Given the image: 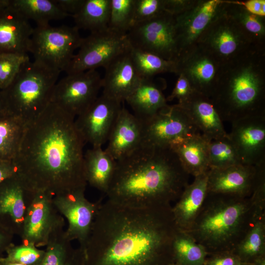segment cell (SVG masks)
<instances>
[{
  "label": "cell",
  "mask_w": 265,
  "mask_h": 265,
  "mask_svg": "<svg viewBox=\"0 0 265 265\" xmlns=\"http://www.w3.org/2000/svg\"><path fill=\"white\" fill-rule=\"evenodd\" d=\"M171 205L148 208L102 203L85 248V265H170L177 230Z\"/></svg>",
  "instance_id": "cell-1"
},
{
  "label": "cell",
  "mask_w": 265,
  "mask_h": 265,
  "mask_svg": "<svg viewBox=\"0 0 265 265\" xmlns=\"http://www.w3.org/2000/svg\"><path fill=\"white\" fill-rule=\"evenodd\" d=\"M75 119L50 102L26 122L13 162L16 173L32 189L54 195L86 189L85 143Z\"/></svg>",
  "instance_id": "cell-2"
},
{
  "label": "cell",
  "mask_w": 265,
  "mask_h": 265,
  "mask_svg": "<svg viewBox=\"0 0 265 265\" xmlns=\"http://www.w3.org/2000/svg\"><path fill=\"white\" fill-rule=\"evenodd\" d=\"M189 175L170 146L142 144L116 161L107 200L133 208L170 206L189 184Z\"/></svg>",
  "instance_id": "cell-3"
},
{
  "label": "cell",
  "mask_w": 265,
  "mask_h": 265,
  "mask_svg": "<svg viewBox=\"0 0 265 265\" xmlns=\"http://www.w3.org/2000/svg\"><path fill=\"white\" fill-rule=\"evenodd\" d=\"M210 99L222 122L265 112V48H255L223 64Z\"/></svg>",
  "instance_id": "cell-4"
},
{
  "label": "cell",
  "mask_w": 265,
  "mask_h": 265,
  "mask_svg": "<svg viewBox=\"0 0 265 265\" xmlns=\"http://www.w3.org/2000/svg\"><path fill=\"white\" fill-rule=\"evenodd\" d=\"M260 207L251 196L207 192L203 205L187 232L208 253L233 251L242 239Z\"/></svg>",
  "instance_id": "cell-5"
},
{
  "label": "cell",
  "mask_w": 265,
  "mask_h": 265,
  "mask_svg": "<svg viewBox=\"0 0 265 265\" xmlns=\"http://www.w3.org/2000/svg\"><path fill=\"white\" fill-rule=\"evenodd\" d=\"M60 73L34 60L26 62L1 90L12 115L26 122L38 116L51 102Z\"/></svg>",
  "instance_id": "cell-6"
},
{
  "label": "cell",
  "mask_w": 265,
  "mask_h": 265,
  "mask_svg": "<svg viewBox=\"0 0 265 265\" xmlns=\"http://www.w3.org/2000/svg\"><path fill=\"white\" fill-rule=\"evenodd\" d=\"M82 37L75 26H36L31 36L29 53L34 60L64 71L80 47Z\"/></svg>",
  "instance_id": "cell-7"
},
{
  "label": "cell",
  "mask_w": 265,
  "mask_h": 265,
  "mask_svg": "<svg viewBox=\"0 0 265 265\" xmlns=\"http://www.w3.org/2000/svg\"><path fill=\"white\" fill-rule=\"evenodd\" d=\"M131 46L127 34L107 28L82 38L79 50L64 71L67 74L105 68Z\"/></svg>",
  "instance_id": "cell-8"
},
{
  "label": "cell",
  "mask_w": 265,
  "mask_h": 265,
  "mask_svg": "<svg viewBox=\"0 0 265 265\" xmlns=\"http://www.w3.org/2000/svg\"><path fill=\"white\" fill-rule=\"evenodd\" d=\"M131 47L175 61L179 55L175 16L165 11L134 24L127 33Z\"/></svg>",
  "instance_id": "cell-9"
},
{
  "label": "cell",
  "mask_w": 265,
  "mask_h": 265,
  "mask_svg": "<svg viewBox=\"0 0 265 265\" xmlns=\"http://www.w3.org/2000/svg\"><path fill=\"white\" fill-rule=\"evenodd\" d=\"M197 44L211 53L222 65L251 50L262 48L252 43L240 27L226 13L225 7L205 30Z\"/></svg>",
  "instance_id": "cell-10"
},
{
  "label": "cell",
  "mask_w": 265,
  "mask_h": 265,
  "mask_svg": "<svg viewBox=\"0 0 265 265\" xmlns=\"http://www.w3.org/2000/svg\"><path fill=\"white\" fill-rule=\"evenodd\" d=\"M85 190L79 189L53 195V202L68 226L65 230L71 241L77 240L79 247L85 248L92 229L101 201L92 202L85 196Z\"/></svg>",
  "instance_id": "cell-11"
},
{
  "label": "cell",
  "mask_w": 265,
  "mask_h": 265,
  "mask_svg": "<svg viewBox=\"0 0 265 265\" xmlns=\"http://www.w3.org/2000/svg\"><path fill=\"white\" fill-rule=\"evenodd\" d=\"M102 87V78L96 70L67 74L55 84L51 102L75 117L96 100Z\"/></svg>",
  "instance_id": "cell-12"
},
{
  "label": "cell",
  "mask_w": 265,
  "mask_h": 265,
  "mask_svg": "<svg viewBox=\"0 0 265 265\" xmlns=\"http://www.w3.org/2000/svg\"><path fill=\"white\" fill-rule=\"evenodd\" d=\"M53 194L36 190L27 209L22 234V244L45 246L54 233L64 228L65 221L53 202Z\"/></svg>",
  "instance_id": "cell-13"
},
{
  "label": "cell",
  "mask_w": 265,
  "mask_h": 265,
  "mask_svg": "<svg viewBox=\"0 0 265 265\" xmlns=\"http://www.w3.org/2000/svg\"><path fill=\"white\" fill-rule=\"evenodd\" d=\"M141 121L142 144L169 146L179 138L200 133L186 113L177 104L168 105L153 116Z\"/></svg>",
  "instance_id": "cell-14"
},
{
  "label": "cell",
  "mask_w": 265,
  "mask_h": 265,
  "mask_svg": "<svg viewBox=\"0 0 265 265\" xmlns=\"http://www.w3.org/2000/svg\"><path fill=\"white\" fill-rule=\"evenodd\" d=\"M174 74H182L193 89L209 98L216 86L222 64L198 44L181 53L175 61Z\"/></svg>",
  "instance_id": "cell-15"
},
{
  "label": "cell",
  "mask_w": 265,
  "mask_h": 265,
  "mask_svg": "<svg viewBox=\"0 0 265 265\" xmlns=\"http://www.w3.org/2000/svg\"><path fill=\"white\" fill-rule=\"evenodd\" d=\"M121 103L102 94L75 119L77 130L85 143L102 147L122 108Z\"/></svg>",
  "instance_id": "cell-16"
},
{
  "label": "cell",
  "mask_w": 265,
  "mask_h": 265,
  "mask_svg": "<svg viewBox=\"0 0 265 265\" xmlns=\"http://www.w3.org/2000/svg\"><path fill=\"white\" fill-rule=\"evenodd\" d=\"M225 5V0H193L185 11L175 16L179 55L197 44L202 34Z\"/></svg>",
  "instance_id": "cell-17"
},
{
  "label": "cell",
  "mask_w": 265,
  "mask_h": 265,
  "mask_svg": "<svg viewBox=\"0 0 265 265\" xmlns=\"http://www.w3.org/2000/svg\"><path fill=\"white\" fill-rule=\"evenodd\" d=\"M34 190L17 174L0 184V227L21 237Z\"/></svg>",
  "instance_id": "cell-18"
},
{
  "label": "cell",
  "mask_w": 265,
  "mask_h": 265,
  "mask_svg": "<svg viewBox=\"0 0 265 265\" xmlns=\"http://www.w3.org/2000/svg\"><path fill=\"white\" fill-rule=\"evenodd\" d=\"M264 177L265 164L260 166L240 164L210 169L207 173L208 191L248 197Z\"/></svg>",
  "instance_id": "cell-19"
},
{
  "label": "cell",
  "mask_w": 265,
  "mask_h": 265,
  "mask_svg": "<svg viewBox=\"0 0 265 265\" xmlns=\"http://www.w3.org/2000/svg\"><path fill=\"white\" fill-rule=\"evenodd\" d=\"M228 136L243 164H265V112L231 123Z\"/></svg>",
  "instance_id": "cell-20"
},
{
  "label": "cell",
  "mask_w": 265,
  "mask_h": 265,
  "mask_svg": "<svg viewBox=\"0 0 265 265\" xmlns=\"http://www.w3.org/2000/svg\"><path fill=\"white\" fill-rule=\"evenodd\" d=\"M130 50L105 68L102 78V94L120 103L125 101L144 80L134 67Z\"/></svg>",
  "instance_id": "cell-21"
},
{
  "label": "cell",
  "mask_w": 265,
  "mask_h": 265,
  "mask_svg": "<svg viewBox=\"0 0 265 265\" xmlns=\"http://www.w3.org/2000/svg\"><path fill=\"white\" fill-rule=\"evenodd\" d=\"M143 139L142 121L122 106L107 140L106 151L115 160L139 148Z\"/></svg>",
  "instance_id": "cell-22"
},
{
  "label": "cell",
  "mask_w": 265,
  "mask_h": 265,
  "mask_svg": "<svg viewBox=\"0 0 265 265\" xmlns=\"http://www.w3.org/2000/svg\"><path fill=\"white\" fill-rule=\"evenodd\" d=\"M33 29L29 21L10 5L0 9V53L27 54Z\"/></svg>",
  "instance_id": "cell-23"
},
{
  "label": "cell",
  "mask_w": 265,
  "mask_h": 265,
  "mask_svg": "<svg viewBox=\"0 0 265 265\" xmlns=\"http://www.w3.org/2000/svg\"><path fill=\"white\" fill-rule=\"evenodd\" d=\"M177 105L185 110L200 133L208 141L228 135L210 98L194 91L185 102Z\"/></svg>",
  "instance_id": "cell-24"
},
{
  "label": "cell",
  "mask_w": 265,
  "mask_h": 265,
  "mask_svg": "<svg viewBox=\"0 0 265 265\" xmlns=\"http://www.w3.org/2000/svg\"><path fill=\"white\" fill-rule=\"evenodd\" d=\"M207 173L195 177L172 206L173 220L178 230L189 231L198 216L208 192Z\"/></svg>",
  "instance_id": "cell-25"
},
{
  "label": "cell",
  "mask_w": 265,
  "mask_h": 265,
  "mask_svg": "<svg viewBox=\"0 0 265 265\" xmlns=\"http://www.w3.org/2000/svg\"><path fill=\"white\" fill-rule=\"evenodd\" d=\"M208 141L200 133L179 138L169 145L189 175L196 177L210 169Z\"/></svg>",
  "instance_id": "cell-26"
},
{
  "label": "cell",
  "mask_w": 265,
  "mask_h": 265,
  "mask_svg": "<svg viewBox=\"0 0 265 265\" xmlns=\"http://www.w3.org/2000/svg\"><path fill=\"white\" fill-rule=\"evenodd\" d=\"M84 164L87 183L106 194L115 173L116 160L102 147H91L84 154Z\"/></svg>",
  "instance_id": "cell-27"
},
{
  "label": "cell",
  "mask_w": 265,
  "mask_h": 265,
  "mask_svg": "<svg viewBox=\"0 0 265 265\" xmlns=\"http://www.w3.org/2000/svg\"><path fill=\"white\" fill-rule=\"evenodd\" d=\"M141 121L146 120L167 106L161 89L151 79L144 80L125 101Z\"/></svg>",
  "instance_id": "cell-28"
},
{
  "label": "cell",
  "mask_w": 265,
  "mask_h": 265,
  "mask_svg": "<svg viewBox=\"0 0 265 265\" xmlns=\"http://www.w3.org/2000/svg\"><path fill=\"white\" fill-rule=\"evenodd\" d=\"M65 230L62 228L52 234L37 265H85V251L72 246Z\"/></svg>",
  "instance_id": "cell-29"
},
{
  "label": "cell",
  "mask_w": 265,
  "mask_h": 265,
  "mask_svg": "<svg viewBox=\"0 0 265 265\" xmlns=\"http://www.w3.org/2000/svg\"><path fill=\"white\" fill-rule=\"evenodd\" d=\"M233 251L242 263H252L265 256V208L257 209L245 235Z\"/></svg>",
  "instance_id": "cell-30"
},
{
  "label": "cell",
  "mask_w": 265,
  "mask_h": 265,
  "mask_svg": "<svg viewBox=\"0 0 265 265\" xmlns=\"http://www.w3.org/2000/svg\"><path fill=\"white\" fill-rule=\"evenodd\" d=\"M9 5L27 20L34 21L37 26L49 25L51 21L70 16L54 0H10Z\"/></svg>",
  "instance_id": "cell-31"
},
{
  "label": "cell",
  "mask_w": 265,
  "mask_h": 265,
  "mask_svg": "<svg viewBox=\"0 0 265 265\" xmlns=\"http://www.w3.org/2000/svg\"><path fill=\"white\" fill-rule=\"evenodd\" d=\"M110 10V0H84L80 10L72 17L79 29L97 32L108 28Z\"/></svg>",
  "instance_id": "cell-32"
},
{
  "label": "cell",
  "mask_w": 265,
  "mask_h": 265,
  "mask_svg": "<svg viewBox=\"0 0 265 265\" xmlns=\"http://www.w3.org/2000/svg\"><path fill=\"white\" fill-rule=\"evenodd\" d=\"M226 13L231 17L255 46L265 48V17L253 14L232 0H226Z\"/></svg>",
  "instance_id": "cell-33"
},
{
  "label": "cell",
  "mask_w": 265,
  "mask_h": 265,
  "mask_svg": "<svg viewBox=\"0 0 265 265\" xmlns=\"http://www.w3.org/2000/svg\"><path fill=\"white\" fill-rule=\"evenodd\" d=\"M173 263L178 265H204L205 248L187 232L177 229L172 244Z\"/></svg>",
  "instance_id": "cell-34"
},
{
  "label": "cell",
  "mask_w": 265,
  "mask_h": 265,
  "mask_svg": "<svg viewBox=\"0 0 265 265\" xmlns=\"http://www.w3.org/2000/svg\"><path fill=\"white\" fill-rule=\"evenodd\" d=\"M26 122L12 115L0 120V159L13 160L17 154Z\"/></svg>",
  "instance_id": "cell-35"
},
{
  "label": "cell",
  "mask_w": 265,
  "mask_h": 265,
  "mask_svg": "<svg viewBox=\"0 0 265 265\" xmlns=\"http://www.w3.org/2000/svg\"><path fill=\"white\" fill-rule=\"evenodd\" d=\"M130 54L136 71L143 80L151 79L154 76L161 73H175V61L131 47Z\"/></svg>",
  "instance_id": "cell-36"
},
{
  "label": "cell",
  "mask_w": 265,
  "mask_h": 265,
  "mask_svg": "<svg viewBox=\"0 0 265 265\" xmlns=\"http://www.w3.org/2000/svg\"><path fill=\"white\" fill-rule=\"evenodd\" d=\"M210 169H221L243 164L228 135L211 141L208 146Z\"/></svg>",
  "instance_id": "cell-37"
},
{
  "label": "cell",
  "mask_w": 265,
  "mask_h": 265,
  "mask_svg": "<svg viewBox=\"0 0 265 265\" xmlns=\"http://www.w3.org/2000/svg\"><path fill=\"white\" fill-rule=\"evenodd\" d=\"M134 0H110L108 28L122 33L133 25Z\"/></svg>",
  "instance_id": "cell-38"
},
{
  "label": "cell",
  "mask_w": 265,
  "mask_h": 265,
  "mask_svg": "<svg viewBox=\"0 0 265 265\" xmlns=\"http://www.w3.org/2000/svg\"><path fill=\"white\" fill-rule=\"evenodd\" d=\"M29 60L27 54L0 53V90L11 83L22 65Z\"/></svg>",
  "instance_id": "cell-39"
},
{
  "label": "cell",
  "mask_w": 265,
  "mask_h": 265,
  "mask_svg": "<svg viewBox=\"0 0 265 265\" xmlns=\"http://www.w3.org/2000/svg\"><path fill=\"white\" fill-rule=\"evenodd\" d=\"M6 252L7 258L0 259V261L19 263L26 265H37L44 253V251L38 250L34 246L23 244L18 246L13 244Z\"/></svg>",
  "instance_id": "cell-40"
},
{
  "label": "cell",
  "mask_w": 265,
  "mask_h": 265,
  "mask_svg": "<svg viewBox=\"0 0 265 265\" xmlns=\"http://www.w3.org/2000/svg\"><path fill=\"white\" fill-rule=\"evenodd\" d=\"M165 11V0H134L133 25Z\"/></svg>",
  "instance_id": "cell-41"
},
{
  "label": "cell",
  "mask_w": 265,
  "mask_h": 265,
  "mask_svg": "<svg viewBox=\"0 0 265 265\" xmlns=\"http://www.w3.org/2000/svg\"><path fill=\"white\" fill-rule=\"evenodd\" d=\"M178 76L175 85L166 100L172 101L176 99L178 101V104H180L187 100L195 91L184 76L180 74Z\"/></svg>",
  "instance_id": "cell-42"
},
{
  "label": "cell",
  "mask_w": 265,
  "mask_h": 265,
  "mask_svg": "<svg viewBox=\"0 0 265 265\" xmlns=\"http://www.w3.org/2000/svg\"><path fill=\"white\" fill-rule=\"evenodd\" d=\"M242 263L233 251L208 254L204 265H240Z\"/></svg>",
  "instance_id": "cell-43"
},
{
  "label": "cell",
  "mask_w": 265,
  "mask_h": 265,
  "mask_svg": "<svg viewBox=\"0 0 265 265\" xmlns=\"http://www.w3.org/2000/svg\"><path fill=\"white\" fill-rule=\"evenodd\" d=\"M232 2L242 6L247 11L253 14L265 17V0H232Z\"/></svg>",
  "instance_id": "cell-44"
},
{
  "label": "cell",
  "mask_w": 265,
  "mask_h": 265,
  "mask_svg": "<svg viewBox=\"0 0 265 265\" xmlns=\"http://www.w3.org/2000/svg\"><path fill=\"white\" fill-rule=\"evenodd\" d=\"M54 0L63 11L71 16L80 10L84 2V0Z\"/></svg>",
  "instance_id": "cell-45"
},
{
  "label": "cell",
  "mask_w": 265,
  "mask_h": 265,
  "mask_svg": "<svg viewBox=\"0 0 265 265\" xmlns=\"http://www.w3.org/2000/svg\"><path fill=\"white\" fill-rule=\"evenodd\" d=\"M16 173V168L13 160L0 159V184Z\"/></svg>",
  "instance_id": "cell-46"
},
{
  "label": "cell",
  "mask_w": 265,
  "mask_h": 265,
  "mask_svg": "<svg viewBox=\"0 0 265 265\" xmlns=\"http://www.w3.org/2000/svg\"><path fill=\"white\" fill-rule=\"evenodd\" d=\"M14 236L0 227V255L11 246Z\"/></svg>",
  "instance_id": "cell-47"
},
{
  "label": "cell",
  "mask_w": 265,
  "mask_h": 265,
  "mask_svg": "<svg viewBox=\"0 0 265 265\" xmlns=\"http://www.w3.org/2000/svg\"><path fill=\"white\" fill-rule=\"evenodd\" d=\"M12 116L1 90H0V120Z\"/></svg>",
  "instance_id": "cell-48"
},
{
  "label": "cell",
  "mask_w": 265,
  "mask_h": 265,
  "mask_svg": "<svg viewBox=\"0 0 265 265\" xmlns=\"http://www.w3.org/2000/svg\"><path fill=\"white\" fill-rule=\"evenodd\" d=\"M10 0H0V9L8 6Z\"/></svg>",
  "instance_id": "cell-49"
},
{
  "label": "cell",
  "mask_w": 265,
  "mask_h": 265,
  "mask_svg": "<svg viewBox=\"0 0 265 265\" xmlns=\"http://www.w3.org/2000/svg\"><path fill=\"white\" fill-rule=\"evenodd\" d=\"M0 263L2 264V265H26L23 264L15 263V262H4L3 261H0Z\"/></svg>",
  "instance_id": "cell-50"
},
{
  "label": "cell",
  "mask_w": 265,
  "mask_h": 265,
  "mask_svg": "<svg viewBox=\"0 0 265 265\" xmlns=\"http://www.w3.org/2000/svg\"><path fill=\"white\" fill-rule=\"evenodd\" d=\"M240 265H255L254 263H242Z\"/></svg>",
  "instance_id": "cell-51"
},
{
  "label": "cell",
  "mask_w": 265,
  "mask_h": 265,
  "mask_svg": "<svg viewBox=\"0 0 265 265\" xmlns=\"http://www.w3.org/2000/svg\"><path fill=\"white\" fill-rule=\"evenodd\" d=\"M170 265H178L173 263V264H171Z\"/></svg>",
  "instance_id": "cell-52"
}]
</instances>
